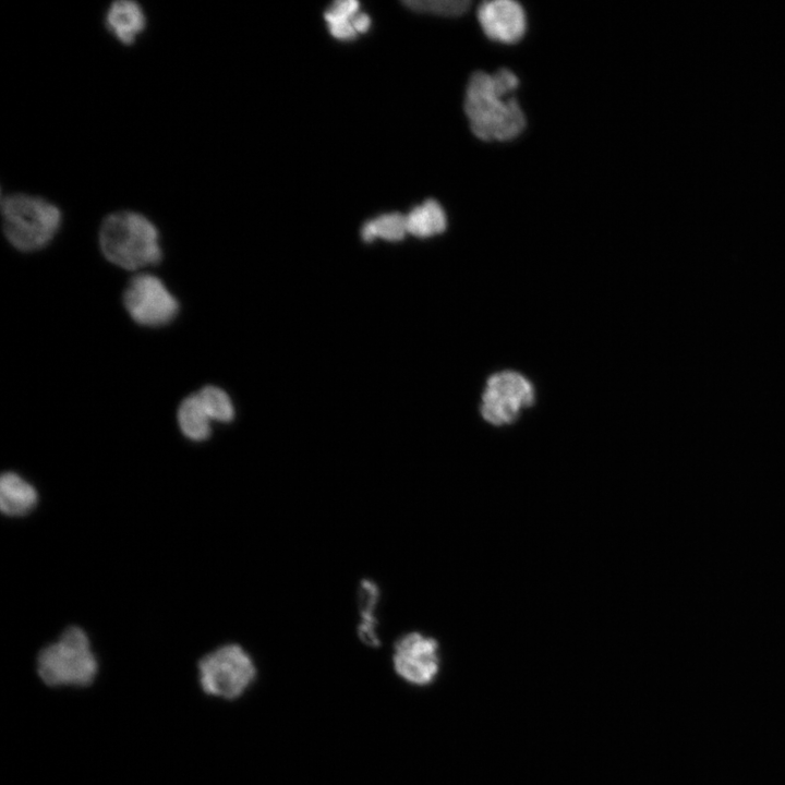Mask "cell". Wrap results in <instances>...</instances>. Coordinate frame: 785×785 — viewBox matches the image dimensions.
<instances>
[{"instance_id":"1","label":"cell","mask_w":785,"mask_h":785,"mask_svg":"<svg viewBox=\"0 0 785 785\" xmlns=\"http://www.w3.org/2000/svg\"><path fill=\"white\" fill-rule=\"evenodd\" d=\"M519 80L508 69L493 74L474 72L467 85L464 111L473 134L483 141H510L526 126L524 113L518 100L508 95Z\"/></svg>"},{"instance_id":"2","label":"cell","mask_w":785,"mask_h":785,"mask_svg":"<svg viewBox=\"0 0 785 785\" xmlns=\"http://www.w3.org/2000/svg\"><path fill=\"white\" fill-rule=\"evenodd\" d=\"M98 241L104 256L128 270L156 265L162 257L158 229L137 212L118 210L106 216Z\"/></svg>"},{"instance_id":"3","label":"cell","mask_w":785,"mask_h":785,"mask_svg":"<svg viewBox=\"0 0 785 785\" xmlns=\"http://www.w3.org/2000/svg\"><path fill=\"white\" fill-rule=\"evenodd\" d=\"M1 217L7 240L21 252L44 249L59 232L62 222L58 206L41 196L25 193L2 196Z\"/></svg>"},{"instance_id":"4","label":"cell","mask_w":785,"mask_h":785,"mask_svg":"<svg viewBox=\"0 0 785 785\" xmlns=\"http://www.w3.org/2000/svg\"><path fill=\"white\" fill-rule=\"evenodd\" d=\"M98 664L86 632L68 627L60 638L46 645L37 656V673L50 687L89 686L96 678Z\"/></svg>"},{"instance_id":"5","label":"cell","mask_w":785,"mask_h":785,"mask_svg":"<svg viewBox=\"0 0 785 785\" xmlns=\"http://www.w3.org/2000/svg\"><path fill=\"white\" fill-rule=\"evenodd\" d=\"M203 691L225 700L240 698L253 684L257 669L252 656L239 644H224L198 662Z\"/></svg>"},{"instance_id":"6","label":"cell","mask_w":785,"mask_h":785,"mask_svg":"<svg viewBox=\"0 0 785 785\" xmlns=\"http://www.w3.org/2000/svg\"><path fill=\"white\" fill-rule=\"evenodd\" d=\"M534 401L531 382L515 371H503L488 377L481 402V415L492 425L515 422L521 411Z\"/></svg>"},{"instance_id":"7","label":"cell","mask_w":785,"mask_h":785,"mask_svg":"<svg viewBox=\"0 0 785 785\" xmlns=\"http://www.w3.org/2000/svg\"><path fill=\"white\" fill-rule=\"evenodd\" d=\"M123 304L134 322L146 327L171 323L179 313V302L165 283L150 274H138L123 292Z\"/></svg>"},{"instance_id":"8","label":"cell","mask_w":785,"mask_h":785,"mask_svg":"<svg viewBox=\"0 0 785 785\" xmlns=\"http://www.w3.org/2000/svg\"><path fill=\"white\" fill-rule=\"evenodd\" d=\"M392 666L396 674L415 687H426L440 668L439 644L435 638L419 631L402 635L394 644Z\"/></svg>"},{"instance_id":"9","label":"cell","mask_w":785,"mask_h":785,"mask_svg":"<svg viewBox=\"0 0 785 785\" xmlns=\"http://www.w3.org/2000/svg\"><path fill=\"white\" fill-rule=\"evenodd\" d=\"M478 20L488 38L505 44L518 41L527 26L522 7L511 0L483 2L478 9Z\"/></svg>"},{"instance_id":"10","label":"cell","mask_w":785,"mask_h":785,"mask_svg":"<svg viewBox=\"0 0 785 785\" xmlns=\"http://www.w3.org/2000/svg\"><path fill=\"white\" fill-rule=\"evenodd\" d=\"M144 10L136 1L117 0L111 2L105 16L107 29L123 45H133L146 27Z\"/></svg>"},{"instance_id":"11","label":"cell","mask_w":785,"mask_h":785,"mask_svg":"<svg viewBox=\"0 0 785 785\" xmlns=\"http://www.w3.org/2000/svg\"><path fill=\"white\" fill-rule=\"evenodd\" d=\"M381 600V590L371 579H363L358 587V608L360 623L358 637L367 647L381 645L378 618L376 615Z\"/></svg>"},{"instance_id":"12","label":"cell","mask_w":785,"mask_h":785,"mask_svg":"<svg viewBox=\"0 0 785 785\" xmlns=\"http://www.w3.org/2000/svg\"><path fill=\"white\" fill-rule=\"evenodd\" d=\"M35 487L15 472H4L0 479V507L8 516L28 514L37 503Z\"/></svg>"},{"instance_id":"13","label":"cell","mask_w":785,"mask_h":785,"mask_svg":"<svg viewBox=\"0 0 785 785\" xmlns=\"http://www.w3.org/2000/svg\"><path fill=\"white\" fill-rule=\"evenodd\" d=\"M178 424L185 437L193 442L206 440L212 433V419L197 394L184 398L178 408Z\"/></svg>"},{"instance_id":"14","label":"cell","mask_w":785,"mask_h":785,"mask_svg":"<svg viewBox=\"0 0 785 785\" xmlns=\"http://www.w3.org/2000/svg\"><path fill=\"white\" fill-rule=\"evenodd\" d=\"M406 220L408 233L419 238L439 234L447 226L445 212L434 200H427L414 207L406 216Z\"/></svg>"},{"instance_id":"15","label":"cell","mask_w":785,"mask_h":785,"mask_svg":"<svg viewBox=\"0 0 785 785\" xmlns=\"http://www.w3.org/2000/svg\"><path fill=\"white\" fill-rule=\"evenodd\" d=\"M408 233L406 216L399 213L382 215L367 221L361 231L364 241L381 238L387 241H400Z\"/></svg>"},{"instance_id":"16","label":"cell","mask_w":785,"mask_h":785,"mask_svg":"<svg viewBox=\"0 0 785 785\" xmlns=\"http://www.w3.org/2000/svg\"><path fill=\"white\" fill-rule=\"evenodd\" d=\"M197 396L212 421L228 423L234 418V408L228 394L216 386H205Z\"/></svg>"},{"instance_id":"17","label":"cell","mask_w":785,"mask_h":785,"mask_svg":"<svg viewBox=\"0 0 785 785\" xmlns=\"http://www.w3.org/2000/svg\"><path fill=\"white\" fill-rule=\"evenodd\" d=\"M403 4L415 12L442 16L462 15L470 7L468 0H407Z\"/></svg>"},{"instance_id":"18","label":"cell","mask_w":785,"mask_h":785,"mask_svg":"<svg viewBox=\"0 0 785 785\" xmlns=\"http://www.w3.org/2000/svg\"><path fill=\"white\" fill-rule=\"evenodd\" d=\"M359 13V2L355 0H339L331 4L324 16L327 25H335L351 20Z\"/></svg>"},{"instance_id":"19","label":"cell","mask_w":785,"mask_h":785,"mask_svg":"<svg viewBox=\"0 0 785 785\" xmlns=\"http://www.w3.org/2000/svg\"><path fill=\"white\" fill-rule=\"evenodd\" d=\"M357 34L365 33L371 26V20L365 13H358L351 21Z\"/></svg>"}]
</instances>
